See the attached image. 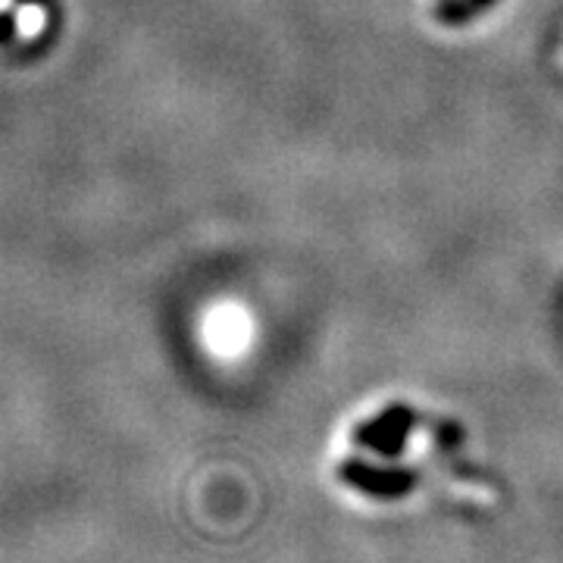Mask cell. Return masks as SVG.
Segmentation results:
<instances>
[{"label": "cell", "instance_id": "cell-1", "mask_svg": "<svg viewBox=\"0 0 563 563\" xmlns=\"http://www.w3.org/2000/svg\"><path fill=\"white\" fill-rule=\"evenodd\" d=\"M44 22H47V13L41 7H35V3H25L20 13H16V32H20V38H38L41 32H44Z\"/></svg>", "mask_w": 563, "mask_h": 563}, {"label": "cell", "instance_id": "cell-2", "mask_svg": "<svg viewBox=\"0 0 563 563\" xmlns=\"http://www.w3.org/2000/svg\"><path fill=\"white\" fill-rule=\"evenodd\" d=\"M10 7V0H0V10H7Z\"/></svg>", "mask_w": 563, "mask_h": 563}]
</instances>
